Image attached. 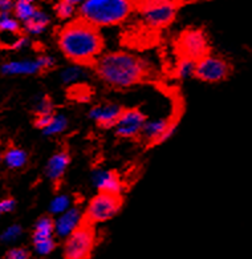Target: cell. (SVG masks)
Listing matches in <instances>:
<instances>
[{
	"label": "cell",
	"instance_id": "cell-1",
	"mask_svg": "<svg viewBox=\"0 0 252 259\" xmlns=\"http://www.w3.org/2000/svg\"><path fill=\"white\" fill-rule=\"evenodd\" d=\"M93 65L99 80L116 89L137 85L150 72V65L145 59L125 51L101 55Z\"/></svg>",
	"mask_w": 252,
	"mask_h": 259
},
{
	"label": "cell",
	"instance_id": "cell-2",
	"mask_svg": "<svg viewBox=\"0 0 252 259\" xmlns=\"http://www.w3.org/2000/svg\"><path fill=\"white\" fill-rule=\"evenodd\" d=\"M59 47L72 63L94 64L103 52L104 39L97 27L78 18L61 29L59 33Z\"/></svg>",
	"mask_w": 252,
	"mask_h": 259
},
{
	"label": "cell",
	"instance_id": "cell-3",
	"mask_svg": "<svg viewBox=\"0 0 252 259\" xmlns=\"http://www.w3.org/2000/svg\"><path fill=\"white\" fill-rule=\"evenodd\" d=\"M134 8L133 0H85L80 6L78 15L97 28L114 27L126 22Z\"/></svg>",
	"mask_w": 252,
	"mask_h": 259
},
{
	"label": "cell",
	"instance_id": "cell-4",
	"mask_svg": "<svg viewBox=\"0 0 252 259\" xmlns=\"http://www.w3.org/2000/svg\"><path fill=\"white\" fill-rule=\"evenodd\" d=\"M96 247V231L86 222L65 239L64 259H90Z\"/></svg>",
	"mask_w": 252,
	"mask_h": 259
},
{
	"label": "cell",
	"instance_id": "cell-5",
	"mask_svg": "<svg viewBox=\"0 0 252 259\" xmlns=\"http://www.w3.org/2000/svg\"><path fill=\"white\" fill-rule=\"evenodd\" d=\"M121 205L122 201L120 195L98 192V194L89 201L88 207L84 213V222L89 225L107 222L117 215Z\"/></svg>",
	"mask_w": 252,
	"mask_h": 259
},
{
	"label": "cell",
	"instance_id": "cell-6",
	"mask_svg": "<svg viewBox=\"0 0 252 259\" xmlns=\"http://www.w3.org/2000/svg\"><path fill=\"white\" fill-rule=\"evenodd\" d=\"M182 0H160L139 8L143 24L150 29L166 28L174 22Z\"/></svg>",
	"mask_w": 252,
	"mask_h": 259
},
{
	"label": "cell",
	"instance_id": "cell-7",
	"mask_svg": "<svg viewBox=\"0 0 252 259\" xmlns=\"http://www.w3.org/2000/svg\"><path fill=\"white\" fill-rule=\"evenodd\" d=\"M178 126V120L173 116L158 117L154 120L146 121L143 131L139 139L142 140L147 146L164 144L174 135Z\"/></svg>",
	"mask_w": 252,
	"mask_h": 259
},
{
	"label": "cell",
	"instance_id": "cell-8",
	"mask_svg": "<svg viewBox=\"0 0 252 259\" xmlns=\"http://www.w3.org/2000/svg\"><path fill=\"white\" fill-rule=\"evenodd\" d=\"M178 48L182 52V56L198 61L207 56L210 48L209 37L202 29L188 28L179 35Z\"/></svg>",
	"mask_w": 252,
	"mask_h": 259
},
{
	"label": "cell",
	"instance_id": "cell-9",
	"mask_svg": "<svg viewBox=\"0 0 252 259\" xmlns=\"http://www.w3.org/2000/svg\"><path fill=\"white\" fill-rule=\"evenodd\" d=\"M231 67L222 57L207 55L196 61L195 77L205 82H220L230 76Z\"/></svg>",
	"mask_w": 252,
	"mask_h": 259
},
{
	"label": "cell",
	"instance_id": "cell-10",
	"mask_svg": "<svg viewBox=\"0 0 252 259\" xmlns=\"http://www.w3.org/2000/svg\"><path fill=\"white\" fill-rule=\"evenodd\" d=\"M146 121L147 118L139 109H124L114 125V133L121 139H138L141 137Z\"/></svg>",
	"mask_w": 252,
	"mask_h": 259
},
{
	"label": "cell",
	"instance_id": "cell-11",
	"mask_svg": "<svg viewBox=\"0 0 252 259\" xmlns=\"http://www.w3.org/2000/svg\"><path fill=\"white\" fill-rule=\"evenodd\" d=\"M92 184L99 193L120 195L124 190V182L121 181L118 173L108 169H96L92 173Z\"/></svg>",
	"mask_w": 252,
	"mask_h": 259
},
{
	"label": "cell",
	"instance_id": "cell-12",
	"mask_svg": "<svg viewBox=\"0 0 252 259\" xmlns=\"http://www.w3.org/2000/svg\"><path fill=\"white\" fill-rule=\"evenodd\" d=\"M84 224V214L80 207H71L65 213L60 214L55 221V234L59 238L67 239Z\"/></svg>",
	"mask_w": 252,
	"mask_h": 259
},
{
	"label": "cell",
	"instance_id": "cell-13",
	"mask_svg": "<svg viewBox=\"0 0 252 259\" xmlns=\"http://www.w3.org/2000/svg\"><path fill=\"white\" fill-rule=\"evenodd\" d=\"M122 110H124L122 107H120L118 104H101V105H96V107H93L92 109L89 110L88 116L90 120L98 124L101 128L110 129L114 128V125L120 118Z\"/></svg>",
	"mask_w": 252,
	"mask_h": 259
},
{
	"label": "cell",
	"instance_id": "cell-14",
	"mask_svg": "<svg viewBox=\"0 0 252 259\" xmlns=\"http://www.w3.org/2000/svg\"><path fill=\"white\" fill-rule=\"evenodd\" d=\"M69 163H71V157H69L67 150H60V152L55 153L54 156L49 158L48 163H46V177L55 184H59L61 181V178L64 177Z\"/></svg>",
	"mask_w": 252,
	"mask_h": 259
},
{
	"label": "cell",
	"instance_id": "cell-15",
	"mask_svg": "<svg viewBox=\"0 0 252 259\" xmlns=\"http://www.w3.org/2000/svg\"><path fill=\"white\" fill-rule=\"evenodd\" d=\"M2 72L4 75H36L43 71L40 60H20L10 61L2 67Z\"/></svg>",
	"mask_w": 252,
	"mask_h": 259
},
{
	"label": "cell",
	"instance_id": "cell-16",
	"mask_svg": "<svg viewBox=\"0 0 252 259\" xmlns=\"http://www.w3.org/2000/svg\"><path fill=\"white\" fill-rule=\"evenodd\" d=\"M85 67L86 65L73 63L61 71L60 80L67 85H78L82 80H85L89 76V72Z\"/></svg>",
	"mask_w": 252,
	"mask_h": 259
},
{
	"label": "cell",
	"instance_id": "cell-17",
	"mask_svg": "<svg viewBox=\"0 0 252 259\" xmlns=\"http://www.w3.org/2000/svg\"><path fill=\"white\" fill-rule=\"evenodd\" d=\"M55 234V221L48 215H44L37 220L33 229L32 239L37 238H49Z\"/></svg>",
	"mask_w": 252,
	"mask_h": 259
},
{
	"label": "cell",
	"instance_id": "cell-18",
	"mask_svg": "<svg viewBox=\"0 0 252 259\" xmlns=\"http://www.w3.org/2000/svg\"><path fill=\"white\" fill-rule=\"evenodd\" d=\"M49 24V18L45 12L37 10L32 18L28 22H25V29L32 35H39L46 28V25Z\"/></svg>",
	"mask_w": 252,
	"mask_h": 259
},
{
	"label": "cell",
	"instance_id": "cell-19",
	"mask_svg": "<svg viewBox=\"0 0 252 259\" xmlns=\"http://www.w3.org/2000/svg\"><path fill=\"white\" fill-rule=\"evenodd\" d=\"M27 153L19 148H10L4 154V162L10 169H20L27 163Z\"/></svg>",
	"mask_w": 252,
	"mask_h": 259
},
{
	"label": "cell",
	"instance_id": "cell-20",
	"mask_svg": "<svg viewBox=\"0 0 252 259\" xmlns=\"http://www.w3.org/2000/svg\"><path fill=\"white\" fill-rule=\"evenodd\" d=\"M195 71L196 60L186 56H182V59L178 61L177 67H175V75L181 80H187V78L195 76Z\"/></svg>",
	"mask_w": 252,
	"mask_h": 259
},
{
	"label": "cell",
	"instance_id": "cell-21",
	"mask_svg": "<svg viewBox=\"0 0 252 259\" xmlns=\"http://www.w3.org/2000/svg\"><path fill=\"white\" fill-rule=\"evenodd\" d=\"M68 128V118L64 114H54L52 121L45 129H43V133L45 136H57L64 133Z\"/></svg>",
	"mask_w": 252,
	"mask_h": 259
},
{
	"label": "cell",
	"instance_id": "cell-22",
	"mask_svg": "<svg viewBox=\"0 0 252 259\" xmlns=\"http://www.w3.org/2000/svg\"><path fill=\"white\" fill-rule=\"evenodd\" d=\"M72 207V198L67 194H60L51 201L49 211L54 215H60Z\"/></svg>",
	"mask_w": 252,
	"mask_h": 259
},
{
	"label": "cell",
	"instance_id": "cell-23",
	"mask_svg": "<svg viewBox=\"0 0 252 259\" xmlns=\"http://www.w3.org/2000/svg\"><path fill=\"white\" fill-rule=\"evenodd\" d=\"M36 7L32 3L25 2V0H19L18 3L15 4V15L16 18L23 20V22H28L29 19L32 18L33 15L36 14Z\"/></svg>",
	"mask_w": 252,
	"mask_h": 259
},
{
	"label": "cell",
	"instance_id": "cell-24",
	"mask_svg": "<svg viewBox=\"0 0 252 259\" xmlns=\"http://www.w3.org/2000/svg\"><path fill=\"white\" fill-rule=\"evenodd\" d=\"M33 248L39 255H49L51 252L56 248V241L54 237L49 238H37L32 239Z\"/></svg>",
	"mask_w": 252,
	"mask_h": 259
},
{
	"label": "cell",
	"instance_id": "cell-25",
	"mask_svg": "<svg viewBox=\"0 0 252 259\" xmlns=\"http://www.w3.org/2000/svg\"><path fill=\"white\" fill-rule=\"evenodd\" d=\"M0 31L3 32H20L19 23L10 16L8 12H0Z\"/></svg>",
	"mask_w": 252,
	"mask_h": 259
},
{
	"label": "cell",
	"instance_id": "cell-26",
	"mask_svg": "<svg viewBox=\"0 0 252 259\" xmlns=\"http://www.w3.org/2000/svg\"><path fill=\"white\" fill-rule=\"evenodd\" d=\"M76 12V6L69 3L68 0H61L56 6V15L60 19L65 20V19L73 18V15Z\"/></svg>",
	"mask_w": 252,
	"mask_h": 259
},
{
	"label": "cell",
	"instance_id": "cell-27",
	"mask_svg": "<svg viewBox=\"0 0 252 259\" xmlns=\"http://www.w3.org/2000/svg\"><path fill=\"white\" fill-rule=\"evenodd\" d=\"M35 112L37 116H40V114H54V103H52V100L48 96L40 97L36 101Z\"/></svg>",
	"mask_w": 252,
	"mask_h": 259
},
{
	"label": "cell",
	"instance_id": "cell-28",
	"mask_svg": "<svg viewBox=\"0 0 252 259\" xmlns=\"http://www.w3.org/2000/svg\"><path fill=\"white\" fill-rule=\"evenodd\" d=\"M22 234V226H19V225H12V226L8 227L7 230L3 231V234L0 235V241L6 242V243H11V242L16 241L18 238H20Z\"/></svg>",
	"mask_w": 252,
	"mask_h": 259
},
{
	"label": "cell",
	"instance_id": "cell-29",
	"mask_svg": "<svg viewBox=\"0 0 252 259\" xmlns=\"http://www.w3.org/2000/svg\"><path fill=\"white\" fill-rule=\"evenodd\" d=\"M6 259H29L31 258V252L27 250L25 247H15L8 250L6 256Z\"/></svg>",
	"mask_w": 252,
	"mask_h": 259
},
{
	"label": "cell",
	"instance_id": "cell-30",
	"mask_svg": "<svg viewBox=\"0 0 252 259\" xmlns=\"http://www.w3.org/2000/svg\"><path fill=\"white\" fill-rule=\"evenodd\" d=\"M55 114V113H54ZM54 114H40V116H36L35 120V126L39 129H45L49 122L52 121Z\"/></svg>",
	"mask_w": 252,
	"mask_h": 259
},
{
	"label": "cell",
	"instance_id": "cell-31",
	"mask_svg": "<svg viewBox=\"0 0 252 259\" xmlns=\"http://www.w3.org/2000/svg\"><path fill=\"white\" fill-rule=\"evenodd\" d=\"M73 97L75 100H78V101H88L89 100V93H88V89L84 88L82 85H76L73 87Z\"/></svg>",
	"mask_w": 252,
	"mask_h": 259
},
{
	"label": "cell",
	"instance_id": "cell-32",
	"mask_svg": "<svg viewBox=\"0 0 252 259\" xmlns=\"http://www.w3.org/2000/svg\"><path fill=\"white\" fill-rule=\"evenodd\" d=\"M15 199L14 198H6L3 201H0V215L6 213H11L15 209Z\"/></svg>",
	"mask_w": 252,
	"mask_h": 259
},
{
	"label": "cell",
	"instance_id": "cell-33",
	"mask_svg": "<svg viewBox=\"0 0 252 259\" xmlns=\"http://www.w3.org/2000/svg\"><path fill=\"white\" fill-rule=\"evenodd\" d=\"M12 8V0H0V12H8Z\"/></svg>",
	"mask_w": 252,
	"mask_h": 259
},
{
	"label": "cell",
	"instance_id": "cell-34",
	"mask_svg": "<svg viewBox=\"0 0 252 259\" xmlns=\"http://www.w3.org/2000/svg\"><path fill=\"white\" fill-rule=\"evenodd\" d=\"M135 4V8H142L146 7V6H149V4H153L156 2H160V0H133Z\"/></svg>",
	"mask_w": 252,
	"mask_h": 259
},
{
	"label": "cell",
	"instance_id": "cell-35",
	"mask_svg": "<svg viewBox=\"0 0 252 259\" xmlns=\"http://www.w3.org/2000/svg\"><path fill=\"white\" fill-rule=\"evenodd\" d=\"M68 2L73 4V6H77V4H80V6H81V4L84 3L85 0H68Z\"/></svg>",
	"mask_w": 252,
	"mask_h": 259
},
{
	"label": "cell",
	"instance_id": "cell-36",
	"mask_svg": "<svg viewBox=\"0 0 252 259\" xmlns=\"http://www.w3.org/2000/svg\"><path fill=\"white\" fill-rule=\"evenodd\" d=\"M25 2H29V3H33L35 0H25Z\"/></svg>",
	"mask_w": 252,
	"mask_h": 259
},
{
	"label": "cell",
	"instance_id": "cell-37",
	"mask_svg": "<svg viewBox=\"0 0 252 259\" xmlns=\"http://www.w3.org/2000/svg\"><path fill=\"white\" fill-rule=\"evenodd\" d=\"M182 2H183V0H182Z\"/></svg>",
	"mask_w": 252,
	"mask_h": 259
}]
</instances>
